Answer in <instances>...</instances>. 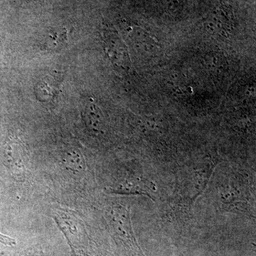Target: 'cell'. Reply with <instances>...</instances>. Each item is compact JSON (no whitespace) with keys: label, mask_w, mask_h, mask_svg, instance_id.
<instances>
[{"label":"cell","mask_w":256,"mask_h":256,"mask_svg":"<svg viewBox=\"0 0 256 256\" xmlns=\"http://www.w3.org/2000/svg\"><path fill=\"white\" fill-rule=\"evenodd\" d=\"M230 15L226 8H220L213 14L212 21L216 31L224 32L226 33L230 28Z\"/></svg>","instance_id":"5"},{"label":"cell","mask_w":256,"mask_h":256,"mask_svg":"<svg viewBox=\"0 0 256 256\" xmlns=\"http://www.w3.org/2000/svg\"><path fill=\"white\" fill-rule=\"evenodd\" d=\"M54 220L68 240L74 255H80L86 244V234L82 220L67 210L57 212Z\"/></svg>","instance_id":"2"},{"label":"cell","mask_w":256,"mask_h":256,"mask_svg":"<svg viewBox=\"0 0 256 256\" xmlns=\"http://www.w3.org/2000/svg\"><path fill=\"white\" fill-rule=\"evenodd\" d=\"M156 190V186L146 180H136L128 181L118 186L111 188V193L118 194H144L151 197L152 193Z\"/></svg>","instance_id":"3"},{"label":"cell","mask_w":256,"mask_h":256,"mask_svg":"<svg viewBox=\"0 0 256 256\" xmlns=\"http://www.w3.org/2000/svg\"><path fill=\"white\" fill-rule=\"evenodd\" d=\"M64 163L68 169L76 172H80L84 168V160L82 154L76 151L67 153L64 158Z\"/></svg>","instance_id":"6"},{"label":"cell","mask_w":256,"mask_h":256,"mask_svg":"<svg viewBox=\"0 0 256 256\" xmlns=\"http://www.w3.org/2000/svg\"><path fill=\"white\" fill-rule=\"evenodd\" d=\"M107 216L116 238L134 255L144 256L134 236L130 210L121 205H116L111 207Z\"/></svg>","instance_id":"1"},{"label":"cell","mask_w":256,"mask_h":256,"mask_svg":"<svg viewBox=\"0 0 256 256\" xmlns=\"http://www.w3.org/2000/svg\"><path fill=\"white\" fill-rule=\"evenodd\" d=\"M0 242H2L5 245L12 246L16 244V240L14 238H10V237L2 235L1 234H0Z\"/></svg>","instance_id":"8"},{"label":"cell","mask_w":256,"mask_h":256,"mask_svg":"<svg viewBox=\"0 0 256 256\" xmlns=\"http://www.w3.org/2000/svg\"><path fill=\"white\" fill-rule=\"evenodd\" d=\"M66 41V34L64 32H53L48 34L45 41L44 46L47 50H55L60 46H64Z\"/></svg>","instance_id":"7"},{"label":"cell","mask_w":256,"mask_h":256,"mask_svg":"<svg viewBox=\"0 0 256 256\" xmlns=\"http://www.w3.org/2000/svg\"><path fill=\"white\" fill-rule=\"evenodd\" d=\"M13 152L12 154V165L13 170H14L15 174L18 176H24L25 172H26V152H25L24 148L20 143L14 144L13 146Z\"/></svg>","instance_id":"4"}]
</instances>
